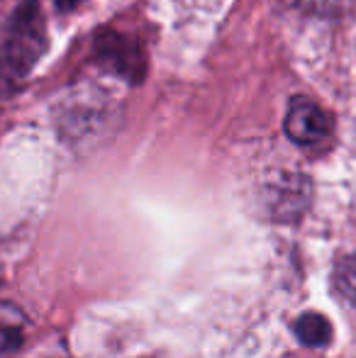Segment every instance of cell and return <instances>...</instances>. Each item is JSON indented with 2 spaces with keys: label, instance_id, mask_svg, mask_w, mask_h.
I'll list each match as a JSON object with an SVG mask.
<instances>
[{
  "label": "cell",
  "instance_id": "obj_1",
  "mask_svg": "<svg viewBox=\"0 0 356 358\" xmlns=\"http://www.w3.org/2000/svg\"><path fill=\"white\" fill-rule=\"evenodd\" d=\"M285 134L300 146L325 144L332 137V120L320 105L308 98H295L285 115Z\"/></svg>",
  "mask_w": 356,
  "mask_h": 358
},
{
  "label": "cell",
  "instance_id": "obj_2",
  "mask_svg": "<svg viewBox=\"0 0 356 358\" xmlns=\"http://www.w3.org/2000/svg\"><path fill=\"white\" fill-rule=\"evenodd\" d=\"M293 331L305 346H327L332 339V327L322 315L308 312L293 324Z\"/></svg>",
  "mask_w": 356,
  "mask_h": 358
},
{
  "label": "cell",
  "instance_id": "obj_3",
  "mask_svg": "<svg viewBox=\"0 0 356 358\" xmlns=\"http://www.w3.org/2000/svg\"><path fill=\"white\" fill-rule=\"evenodd\" d=\"M22 315L15 307L0 305V358L10 356L22 344Z\"/></svg>",
  "mask_w": 356,
  "mask_h": 358
},
{
  "label": "cell",
  "instance_id": "obj_4",
  "mask_svg": "<svg viewBox=\"0 0 356 358\" xmlns=\"http://www.w3.org/2000/svg\"><path fill=\"white\" fill-rule=\"evenodd\" d=\"M285 3H288L290 8L300 10V13L315 15V17L337 20L352 13L356 0H285Z\"/></svg>",
  "mask_w": 356,
  "mask_h": 358
},
{
  "label": "cell",
  "instance_id": "obj_5",
  "mask_svg": "<svg viewBox=\"0 0 356 358\" xmlns=\"http://www.w3.org/2000/svg\"><path fill=\"white\" fill-rule=\"evenodd\" d=\"M334 287L344 300L356 305V254L339 261L337 271H334Z\"/></svg>",
  "mask_w": 356,
  "mask_h": 358
},
{
  "label": "cell",
  "instance_id": "obj_6",
  "mask_svg": "<svg viewBox=\"0 0 356 358\" xmlns=\"http://www.w3.org/2000/svg\"><path fill=\"white\" fill-rule=\"evenodd\" d=\"M78 0H59V8H71V5H76Z\"/></svg>",
  "mask_w": 356,
  "mask_h": 358
}]
</instances>
